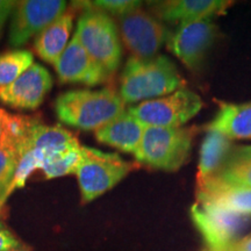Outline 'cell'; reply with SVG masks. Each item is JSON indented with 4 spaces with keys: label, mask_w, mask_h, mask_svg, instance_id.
<instances>
[{
    "label": "cell",
    "mask_w": 251,
    "mask_h": 251,
    "mask_svg": "<svg viewBox=\"0 0 251 251\" xmlns=\"http://www.w3.org/2000/svg\"><path fill=\"white\" fill-rule=\"evenodd\" d=\"M185 85L184 77L166 56L130 57L122 71L119 94L125 103H133L162 98Z\"/></svg>",
    "instance_id": "cell-1"
},
{
    "label": "cell",
    "mask_w": 251,
    "mask_h": 251,
    "mask_svg": "<svg viewBox=\"0 0 251 251\" xmlns=\"http://www.w3.org/2000/svg\"><path fill=\"white\" fill-rule=\"evenodd\" d=\"M125 109L120 94L111 89L69 91L55 102L59 121L83 130H98Z\"/></svg>",
    "instance_id": "cell-2"
},
{
    "label": "cell",
    "mask_w": 251,
    "mask_h": 251,
    "mask_svg": "<svg viewBox=\"0 0 251 251\" xmlns=\"http://www.w3.org/2000/svg\"><path fill=\"white\" fill-rule=\"evenodd\" d=\"M197 127L164 128L146 126L135 158L156 170H179L190 157Z\"/></svg>",
    "instance_id": "cell-3"
},
{
    "label": "cell",
    "mask_w": 251,
    "mask_h": 251,
    "mask_svg": "<svg viewBox=\"0 0 251 251\" xmlns=\"http://www.w3.org/2000/svg\"><path fill=\"white\" fill-rule=\"evenodd\" d=\"M139 164L125 161L117 153L103 152L81 146V157L75 175L79 184L81 199L91 202L112 190Z\"/></svg>",
    "instance_id": "cell-4"
},
{
    "label": "cell",
    "mask_w": 251,
    "mask_h": 251,
    "mask_svg": "<svg viewBox=\"0 0 251 251\" xmlns=\"http://www.w3.org/2000/svg\"><path fill=\"white\" fill-rule=\"evenodd\" d=\"M75 35L109 76L118 70L122 49L118 27L111 15L91 5L78 19Z\"/></svg>",
    "instance_id": "cell-5"
},
{
    "label": "cell",
    "mask_w": 251,
    "mask_h": 251,
    "mask_svg": "<svg viewBox=\"0 0 251 251\" xmlns=\"http://www.w3.org/2000/svg\"><path fill=\"white\" fill-rule=\"evenodd\" d=\"M77 144L79 142L76 137L62 126H46L37 122L18 151L17 171L9 192L24 187L30 175L41 169L43 161L48 157L57 155Z\"/></svg>",
    "instance_id": "cell-6"
},
{
    "label": "cell",
    "mask_w": 251,
    "mask_h": 251,
    "mask_svg": "<svg viewBox=\"0 0 251 251\" xmlns=\"http://www.w3.org/2000/svg\"><path fill=\"white\" fill-rule=\"evenodd\" d=\"M202 106L200 96L184 87L162 98L142 101L128 109L144 126L179 128L192 120L201 111Z\"/></svg>",
    "instance_id": "cell-7"
},
{
    "label": "cell",
    "mask_w": 251,
    "mask_h": 251,
    "mask_svg": "<svg viewBox=\"0 0 251 251\" xmlns=\"http://www.w3.org/2000/svg\"><path fill=\"white\" fill-rule=\"evenodd\" d=\"M119 23L122 42L135 58L156 57L171 37L164 25L141 9L119 18Z\"/></svg>",
    "instance_id": "cell-8"
},
{
    "label": "cell",
    "mask_w": 251,
    "mask_h": 251,
    "mask_svg": "<svg viewBox=\"0 0 251 251\" xmlns=\"http://www.w3.org/2000/svg\"><path fill=\"white\" fill-rule=\"evenodd\" d=\"M191 218L203 237L208 251H224L235 242V237L246 222V216L200 202L192 206Z\"/></svg>",
    "instance_id": "cell-9"
},
{
    "label": "cell",
    "mask_w": 251,
    "mask_h": 251,
    "mask_svg": "<svg viewBox=\"0 0 251 251\" xmlns=\"http://www.w3.org/2000/svg\"><path fill=\"white\" fill-rule=\"evenodd\" d=\"M65 8L67 2L62 0H25L18 2L9 27V45L24 46L64 14Z\"/></svg>",
    "instance_id": "cell-10"
},
{
    "label": "cell",
    "mask_w": 251,
    "mask_h": 251,
    "mask_svg": "<svg viewBox=\"0 0 251 251\" xmlns=\"http://www.w3.org/2000/svg\"><path fill=\"white\" fill-rule=\"evenodd\" d=\"M219 36V28L211 20L180 25L168 46L171 52L191 71L201 67L208 50Z\"/></svg>",
    "instance_id": "cell-11"
},
{
    "label": "cell",
    "mask_w": 251,
    "mask_h": 251,
    "mask_svg": "<svg viewBox=\"0 0 251 251\" xmlns=\"http://www.w3.org/2000/svg\"><path fill=\"white\" fill-rule=\"evenodd\" d=\"M52 78L46 68L34 63L17 80L0 87V100L20 109H35L51 90Z\"/></svg>",
    "instance_id": "cell-12"
},
{
    "label": "cell",
    "mask_w": 251,
    "mask_h": 251,
    "mask_svg": "<svg viewBox=\"0 0 251 251\" xmlns=\"http://www.w3.org/2000/svg\"><path fill=\"white\" fill-rule=\"evenodd\" d=\"M54 67L63 83H79L94 86L103 83L109 77L107 72L91 57L76 35L69 41L67 48Z\"/></svg>",
    "instance_id": "cell-13"
},
{
    "label": "cell",
    "mask_w": 251,
    "mask_h": 251,
    "mask_svg": "<svg viewBox=\"0 0 251 251\" xmlns=\"http://www.w3.org/2000/svg\"><path fill=\"white\" fill-rule=\"evenodd\" d=\"M197 202L209 203L241 216L251 215V187L212 177L197 184Z\"/></svg>",
    "instance_id": "cell-14"
},
{
    "label": "cell",
    "mask_w": 251,
    "mask_h": 251,
    "mask_svg": "<svg viewBox=\"0 0 251 251\" xmlns=\"http://www.w3.org/2000/svg\"><path fill=\"white\" fill-rule=\"evenodd\" d=\"M233 5L226 0H174L157 6V14L166 23L185 25L211 20Z\"/></svg>",
    "instance_id": "cell-15"
},
{
    "label": "cell",
    "mask_w": 251,
    "mask_h": 251,
    "mask_svg": "<svg viewBox=\"0 0 251 251\" xmlns=\"http://www.w3.org/2000/svg\"><path fill=\"white\" fill-rule=\"evenodd\" d=\"M144 128L146 126L137 120L129 109H125L107 125L96 130V139L100 143L135 156L142 141Z\"/></svg>",
    "instance_id": "cell-16"
},
{
    "label": "cell",
    "mask_w": 251,
    "mask_h": 251,
    "mask_svg": "<svg viewBox=\"0 0 251 251\" xmlns=\"http://www.w3.org/2000/svg\"><path fill=\"white\" fill-rule=\"evenodd\" d=\"M206 130H214L229 140L251 139V101L221 103L219 112L207 125Z\"/></svg>",
    "instance_id": "cell-17"
},
{
    "label": "cell",
    "mask_w": 251,
    "mask_h": 251,
    "mask_svg": "<svg viewBox=\"0 0 251 251\" xmlns=\"http://www.w3.org/2000/svg\"><path fill=\"white\" fill-rule=\"evenodd\" d=\"M72 23H74L72 14L64 13L36 36L34 48L36 54L43 61L51 64L57 62L69 43Z\"/></svg>",
    "instance_id": "cell-18"
},
{
    "label": "cell",
    "mask_w": 251,
    "mask_h": 251,
    "mask_svg": "<svg viewBox=\"0 0 251 251\" xmlns=\"http://www.w3.org/2000/svg\"><path fill=\"white\" fill-rule=\"evenodd\" d=\"M233 141L214 130H207L200 148L197 184L202 183L218 174L226 157L233 149Z\"/></svg>",
    "instance_id": "cell-19"
},
{
    "label": "cell",
    "mask_w": 251,
    "mask_h": 251,
    "mask_svg": "<svg viewBox=\"0 0 251 251\" xmlns=\"http://www.w3.org/2000/svg\"><path fill=\"white\" fill-rule=\"evenodd\" d=\"M214 177L251 187V146H234Z\"/></svg>",
    "instance_id": "cell-20"
},
{
    "label": "cell",
    "mask_w": 251,
    "mask_h": 251,
    "mask_svg": "<svg viewBox=\"0 0 251 251\" xmlns=\"http://www.w3.org/2000/svg\"><path fill=\"white\" fill-rule=\"evenodd\" d=\"M33 54L27 50H13L0 54V87L9 85L34 64Z\"/></svg>",
    "instance_id": "cell-21"
},
{
    "label": "cell",
    "mask_w": 251,
    "mask_h": 251,
    "mask_svg": "<svg viewBox=\"0 0 251 251\" xmlns=\"http://www.w3.org/2000/svg\"><path fill=\"white\" fill-rule=\"evenodd\" d=\"M81 157V146H77L69 148L64 151L57 153L45 159L41 165V170L45 172L48 179L62 177L70 174H75L78 164H79Z\"/></svg>",
    "instance_id": "cell-22"
},
{
    "label": "cell",
    "mask_w": 251,
    "mask_h": 251,
    "mask_svg": "<svg viewBox=\"0 0 251 251\" xmlns=\"http://www.w3.org/2000/svg\"><path fill=\"white\" fill-rule=\"evenodd\" d=\"M18 151L6 144H0V207L9 196V188L18 166Z\"/></svg>",
    "instance_id": "cell-23"
},
{
    "label": "cell",
    "mask_w": 251,
    "mask_h": 251,
    "mask_svg": "<svg viewBox=\"0 0 251 251\" xmlns=\"http://www.w3.org/2000/svg\"><path fill=\"white\" fill-rule=\"evenodd\" d=\"M91 5L105 13L121 18L140 9L141 1H136V0H98V1H93Z\"/></svg>",
    "instance_id": "cell-24"
},
{
    "label": "cell",
    "mask_w": 251,
    "mask_h": 251,
    "mask_svg": "<svg viewBox=\"0 0 251 251\" xmlns=\"http://www.w3.org/2000/svg\"><path fill=\"white\" fill-rule=\"evenodd\" d=\"M20 242L7 228L0 222V251H17Z\"/></svg>",
    "instance_id": "cell-25"
},
{
    "label": "cell",
    "mask_w": 251,
    "mask_h": 251,
    "mask_svg": "<svg viewBox=\"0 0 251 251\" xmlns=\"http://www.w3.org/2000/svg\"><path fill=\"white\" fill-rule=\"evenodd\" d=\"M17 1H8V0H0V31L7 20L9 15H11L13 9L17 7Z\"/></svg>",
    "instance_id": "cell-26"
},
{
    "label": "cell",
    "mask_w": 251,
    "mask_h": 251,
    "mask_svg": "<svg viewBox=\"0 0 251 251\" xmlns=\"http://www.w3.org/2000/svg\"><path fill=\"white\" fill-rule=\"evenodd\" d=\"M224 251H251V235L242 240L235 241Z\"/></svg>",
    "instance_id": "cell-27"
},
{
    "label": "cell",
    "mask_w": 251,
    "mask_h": 251,
    "mask_svg": "<svg viewBox=\"0 0 251 251\" xmlns=\"http://www.w3.org/2000/svg\"><path fill=\"white\" fill-rule=\"evenodd\" d=\"M9 114L5 109L0 108V144L4 142L5 133H6V126H7Z\"/></svg>",
    "instance_id": "cell-28"
},
{
    "label": "cell",
    "mask_w": 251,
    "mask_h": 251,
    "mask_svg": "<svg viewBox=\"0 0 251 251\" xmlns=\"http://www.w3.org/2000/svg\"><path fill=\"white\" fill-rule=\"evenodd\" d=\"M17 251H20V250H17Z\"/></svg>",
    "instance_id": "cell-29"
}]
</instances>
